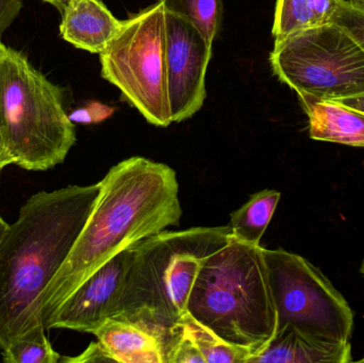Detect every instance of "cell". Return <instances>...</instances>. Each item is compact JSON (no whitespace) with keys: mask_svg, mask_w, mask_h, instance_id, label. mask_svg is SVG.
<instances>
[{"mask_svg":"<svg viewBox=\"0 0 364 363\" xmlns=\"http://www.w3.org/2000/svg\"><path fill=\"white\" fill-rule=\"evenodd\" d=\"M70 256L38 303L45 326L85 279L124 249L178 226L182 215L176 172L168 164L132 157L110 168Z\"/></svg>","mask_w":364,"mask_h":363,"instance_id":"1","label":"cell"},{"mask_svg":"<svg viewBox=\"0 0 364 363\" xmlns=\"http://www.w3.org/2000/svg\"><path fill=\"white\" fill-rule=\"evenodd\" d=\"M100 183L34 194L0 240V352L41 323L38 303L68 259Z\"/></svg>","mask_w":364,"mask_h":363,"instance_id":"2","label":"cell"},{"mask_svg":"<svg viewBox=\"0 0 364 363\" xmlns=\"http://www.w3.org/2000/svg\"><path fill=\"white\" fill-rule=\"evenodd\" d=\"M195 321L252 356L277 332V313L263 247L233 238L207 258L188 303Z\"/></svg>","mask_w":364,"mask_h":363,"instance_id":"3","label":"cell"},{"mask_svg":"<svg viewBox=\"0 0 364 363\" xmlns=\"http://www.w3.org/2000/svg\"><path fill=\"white\" fill-rule=\"evenodd\" d=\"M230 227L158 232L134 245V255L112 317L168 330L188 313L203 262L227 244Z\"/></svg>","mask_w":364,"mask_h":363,"instance_id":"4","label":"cell"},{"mask_svg":"<svg viewBox=\"0 0 364 363\" xmlns=\"http://www.w3.org/2000/svg\"><path fill=\"white\" fill-rule=\"evenodd\" d=\"M0 131L13 162L27 170L61 164L76 143L63 94L27 55L0 45Z\"/></svg>","mask_w":364,"mask_h":363,"instance_id":"5","label":"cell"},{"mask_svg":"<svg viewBox=\"0 0 364 363\" xmlns=\"http://www.w3.org/2000/svg\"><path fill=\"white\" fill-rule=\"evenodd\" d=\"M166 11L156 1L124 21L100 53L102 76L151 125L173 123L166 87Z\"/></svg>","mask_w":364,"mask_h":363,"instance_id":"6","label":"cell"},{"mask_svg":"<svg viewBox=\"0 0 364 363\" xmlns=\"http://www.w3.org/2000/svg\"><path fill=\"white\" fill-rule=\"evenodd\" d=\"M269 63L299 96L336 100L364 94V51L333 21L275 40Z\"/></svg>","mask_w":364,"mask_h":363,"instance_id":"7","label":"cell"},{"mask_svg":"<svg viewBox=\"0 0 364 363\" xmlns=\"http://www.w3.org/2000/svg\"><path fill=\"white\" fill-rule=\"evenodd\" d=\"M277 313V330L290 327L323 345L350 343L354 313L311 262L286 249H263Z\"/></svg>","mask_w":364,"mask_h":363,"instance_id":"8","label":"cell"},{"mask_svg":"<svg viewBox=\"0 0 364 363\" xmlns=\"http://www.w3.org/2000/svg\"><path fill=\"white\" fill-rule=\"evenodd\" d=\"M212 44L194 23L166 12V87L173 123L198 112L207 97Z\"/></svg>","mask_w":364,"mask_h":363,"instance_id":"9","label":"cell"},{"mask_svg":"<svg viewBox=\"0 0 364 363\" xmlns=\"http://www.w3.org/2000/svg\"><path fill=\"white\" fill-rule=\"evenodd\" d=\"M134 255L132 245L85 279L60 305L45 324V330L63 328L94 334L112 317L121 298Z\"/></svg>","mask_w":364,"mask_h":363,"instance_id":"10","label":"cell"},{"mask_svg":"<svg viewBox=\"0 0 364 363\" xmlns=\"http://www.w3.org/2000/svg\"><path fill=\"white\" fill-rule=\"evenodd\" d=\"M168 330H156L138 322L109 318L93 335L113 362L164 363Z\"/></svg>","mask_w":364,"mask_h":363,"instance_id":"11","label":"cell"},{"mask_svg":"<svg viewBox=\"0 0 364 363\" xmlns=\"http://www.w3.org/2000/svg\"><path fill=\"white\" fill-rule=\"evenodd\" d=\"M61 14V38L76 48L98 55L124 23L100 0H70Z\"/></svg>","mask_w":364,"mask_h":363,"instance_id":"12","label":"cell"},{"mask_svg":"<svg viewBox=\"0 0 364 363\" xmlns=\"http://www.w3.org/2000/svg\"><path fill=\"white\" fill-rule=\"evenodd\" d=\"M309 119L310 138L364 148V112L333 100L299 96Z\"/></svg>","mask_w":364,"mask_h":363,"instance_id":"13","label":"cell"},{"mask_svg":"<svg viewBox=\"0 0 364 363\" xmlns=\"http://www.w3.org/2000/svg\"><path fill=\"white\" fill-rule=\"evenodd\" d=\"M352 345H323L301 337L290 327L276 332L267 347L247 363H348Z\"/></svg>","mask_w":364,"mask_h":363,"instance_id":"14","label":"cell"},{"mask_svg":"<svg viewBox=\"0 0 364 363\" xmlns=\"http://www.w3.org/2000/svg\"><path fill=\"white\" fill-rule=\"evenodd\" d=\"M337 0H277L272 33L275 40L331 23Z\"/></svg>","mask_w":364,"mask_h":363,"instance_id":"15","label":"cell"},{"mask_svg":"<svg viewBox=\"0 0 364 363\" xmlns=\"http://www.w3.org/2000/svg\"><path fill=\"white\" fill-rule=\"evenodd\" d=\"M280 197L282 193L276 190H263L252 194L241 208L230 215L228 226L233 238L248 244H260Z\"/></svg>","mask_w":364,"mask_h":363,"instance_id":"16","label":"cell"},{"mask_svg":"<svg viewBox=\"0 0 364 363\" xmlns=\"http://www.w3.org/2000/svg\"><path fill=\"white\" fill-rule=\"evenodd\" d=\"M168 13L188 19L213 44L223 17L222 0H156Z\"/></svg>","mask_w":364,"mask_h":363,"instance_id":"17","label":"cell"},{"mask_svg":"<svg viewBox=\"0 0 364 363\" xmlns=\"http://www.w3.org/2000/svg\"><path fill=\"white\" fill-rule=\"evenodd\" d=\"M195 345L203 355L205 363H247L252 354L247 350L230 345L214 334L209 328L195 321L188 313L183 315Z\"/></svg>","mask_w":364,"mask_h":363,"instance_id":"18","label":"cell"},{"mask_svg":"<svg viewBox=\"0 0 364 363\" xmlns=\"http://www.w3.org/2000/svg\"><path fill=\"white\" fill-rule=\"evenodd\" d=\"M44 325H38L13 341L2 351L6 363H57L61 357L53 349L45 334Z\"/></svg>","mask_w":364,"mask_h":363,"instance_id":"19","label":"cell"},{"mask_svg":"<svg viewBox=\"0 0 364 363\" xmlns=\"http://www.w3.org/2000/svg\"><path fill=\"white\" fill-rule=\"evenodd\" d=\"M164 363H205L183 318L170 327L166 335Z\"/></svg>","mask_w":364,"mask_h":363,"instance_id":"20","label":"cell"},{"mask_svg":"<svg viewBox=\"0 0 364 363\" xmlns=\"http://www.w3.org/2000/svg\"><path fill=\"white\" fill-rule=\"evenodd\" d=\"M331 21L340 26L364 51V11L348 0H337Z\"/></svg>","mask_w":364,"mask_h":363,"instance_id":"21","label":"cell"},{"mask_svg":"<svg viewBox=\"0 0 364 363\" xmlns=\"http://www.w3.org/2000/svg\"><path fill=\"white\" fill-rule=\"evenodd\" d=\"M62 362L87 363V362H113L112 358L108 352L104 349L100 341L92 342L87 349L80 355L74 358H62Z\"/></svg>","mask_w":364,"mask_h":363,"instance_id":"22","label":"cell"},{"mask_svg":"<svg viewBox=\"0 0 364 363\" xmlns=\"http://www.w3.org/2000/svg\"><path fill=\"white\" fill-rule=\"evenodd\" d=\"M23 6V0H0V45L4 31L18 17Z\"/></svg>","mask_w":364,"mask_h":363,"instance_id":"23","label":"cell"},{"mask_svg":"<svg viewBox=\"0 0 364 363\" xmlns=\"http://www.w3.org/2000/svg\"><path fill=\"white\" fill-rule=\"evenodd\" d=\"M102 108V107L97 104L95 107L75 111L72 115H70V121H77V123H95V121H102L108 117L111 112H97Z\"/></svg>","mask_w":364,"mask_h":363,"instance_id":"24","label":"cell"},{"mask_svg":"<svg viewBox=\"0 0 364 363\" xmlns=\"http://www.w3.org/2000/svg\"><path fill=\"white\" fill-rule=\"evenodd\" d=\"M333 102H339V104H344V106L364 112V94L353 96V97L340 98V99H336Z\"/></svg>","mask_w":364,"mask_h":363,"instance_id":"25","label":"cell"},{"mask_svg":"<svg viewBox=\"0 0 364 363\" xmlns=\"http://www.w3.org/2000/svg\"><path fill=\"white\" fill-rule=\"evenodd\" d=\"M9 164H14V162L6 149L1 131H0V172Z\"/></svg>","mask_w":364,"mask_h":363,"instance_id":"26","label":"cell"},{"mask_svg":"<svg viewBox=\"0 0 364 363\" xmlns=\"http://www.w3.org/2000/svg\"><path fill=\"white\" fill-rule=\"evenodd\" d=\"M42 1L47 2V4H51V6L57 8L60 11V13L63 12L65 6H68V0H42Z\"/></svg>","mask_w":364,"mask_h":363,"instance_id":"27","label":"cell"},{"mask_svg":"<svg viewBox=\"0 0 364 363\" xmlns=\"http://www.w3.org/2000/svg\"><path fill=\"white\" fill-rule=\"evenodd\" d=\"M9 225L4 221L1 217H0V240H1L4 234H6V229H8Z\"/></svg>","mask_w":364,"mask_h":363,"instance_id":"28","label":"cell"},{"mask_svg":"<svg viewBox=\"0 0 364 363\" xmlns=\"http://www.w3.org/2000/svg\"><path fill=\"white\" fill-rule=\"evenodd\" d=\"M352 6L364 11V0H348Z\"/></svg>","mask_w":364,"mask_h":363,"instance_id":"29","label":"cell"},{"mask_svg":"<svg viewBox=\"0 0 364 363\" xmlns=\"http://www.w3.org/2000/svg\"><path fill=\"white\" fill-rule=\"evenodd\" d=\"M361 273L364 275V259L363 262V266H361Z\"/></svg>","mask_w":364,"mask_h":363,"instance_id":"30","label":"cell"},{"mask_svg":"<svg viewBox=\"0 0 364 363\" xmlns=\"http://www.w3.org/2000/svg\"><path fill=\"white\" fill-rule=\"evenodd\" d=\"M359 362H364V358H363V359L359 360Z\"/></svg>","mask_w":364,"mask_h":363,"instance_id":"31","label":"cell"},{"mask_svg":"<svg viewBox=\"0 0 364 363\" xmlns=\"http://www.w3.org/2000/svg\"><path fill=\"white\" fill-rule=\"evenodd\" d=\"M68 1H70V0H68Z\"/></svg>","mask_w":364,"mask_h":363,"instance_id":"32","label":"cell"}]
</instances>
